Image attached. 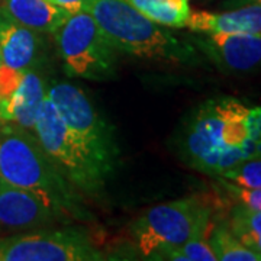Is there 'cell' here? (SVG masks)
<instances>
[{
  "label": "cell",
  "mask_w": 261,
  "mask_h": 261,
  "mask_svg": "<svg viewBox=\"0 0 261 261\" xmlns=\"http://www.w3.org/2000/svg\"><path fill=\"white\" fill-rule=\"evenodd\" d=\"M70 221L35 193L0 178V232H31Z\"/></svg>",
  "instance_id": "9"
},
{
  "label": "cell",
  "mask_w": 261,
  "mask_h": 261,
  "mask_svg": "<svg viewBox=\"0 0 261 261\" xmlns=\"http://www.w3.org/2000/svg\"><path fill=\"white\" fill-rule=\"evenodd\" d=\"M195 44L225 73H250L261 68V35L205 34Z\"/></svg>",
  "instance_id": "10"
},
{
  "label": "cell",
  "mask_w": 261,
  "mask_h": 261,
  "mask_svg": "<svg viewBox=\"0 0 261 261\" xmlns=\"http://www.w3.org/2000/svg\"><path fill=\"white\" fill-rule=\"evenodd\" d=\"M187 28L197 34H247L261 35V5H244L224 13H190Z\"/></svg>",
  "instance_id": "12"
},
{
  "label": "cell",
  "mask_w": 261,
  "mask_h": 261,
  "mask_svg": "<svg viewBox=\"0 0 261 261\" xmlns=\"http://www.w3.org/2000/svg\"><path fill=\"white\" fill-rule=\"evenodd\" d=\"M47 96V87L37 71L27 70L16 92L0 102V119L13 122L34 132L39 109Z\"/></svg>",
  "instance_id": "13"
},
{
  "label": "cell",
  "mask_w": 261,
  "mask_h": 261,
  "mask_svg": "<svg viewBox=\"0 0 261 261\" xmlns=\"http://www.w3.org/2000/svg\"><path fill=\"white\" fill-rule=\"evenodd\" d=\"M247 125H248L250 140L261 142V106L250 108L247 116Z\"/></svg>",
  "instance_id": "22"
},
{
  "label": "cell",
  "mask_w": 261,
  "mask_h": 261,
  "mask_svg": "<svg viewBox=\"0 0 261 261\" xmlns=\"http://www.w3.org/2000/svg\"><path fill=\"white\" fill-rule=\"evenodd\" d=\"M25 71L13 70L6 65H0V102L6 100L16 92L19 84L22 82Z\"/></svg>",
  "instance_id": "21"
},
{
  "label": "cell",
  "mask_w": 261,
  "mask_h": 261,
  "mask_svg": "<svg viewBox=\"0 0 261 261\" xmlns=\"http://www.w3.org/2000/svg\"><path fill=\"white\" fill-rule=\"evenodd\" d=\"M248 111L232 97L202 103L178 134L181 159L197 171L218 177L244 160L261 157V142L250 140Z\"/></svg>",
  "instance_id": "1"
},
{
  "label": "cell",
  "mask_w": 261,
  "mask_h": 261,
  "mask_svg": "<svg viewBox=\"0 0 261 261\" xmlns=\"http://www.w3.org/2000/svg\"><path fill=\"white\" fill-rule=\"evenodd\" d=\"M34 134L61 173L82 195L96 197L102 193L109 174L67 128L48 93L38 113Z\"/></svg>",
  "instance_id": "6"
},
{
  "label": "cell",
  "mask_w": 261,
  "mask_h": 261,
  "mask_svg": "<svg viewBox=\"0 0 261 261\" xmlns=\"http://www.w3.org/2000/svg\"><path fill=\"white\" fill-rule=\"evenodd\" d=\"M145 18L167 28H185L190 18L189 0H126Z\"/></svg>",
  "instance_id": "15"
},
{
  "label": "cell",
  "mask_w": 261,
  "mask_h": 261,
  "mask_svg": "<svg viewBox=\"0 0 261 261\" xmlns=\"http://www.w3.org/2000/svg\"><path fill=\"white\" fill-rule=\"evenodd\" d=\"M2 122H3V121H2V119H0V123H2Z\"/></svg>",
  "instance_id": "26"
},
{
  "label": "cell",
  "mask_w": 261,
  "mask_h": 261,
  "mask_svg": "<svg viewBox=\"0 0 261 261\" xmlns=\"http://www.w3.org/2000/svg\"><path fill=\"white\" fill-rule=\"evenodd\" d=\"M0 65H2V58H0Z\"/></svg>",
  "instance_id": "25"
},
{
  "label": "cell",
  "mask_w": 261,
  "mask_h": 261,
  "mask_svg": "<svg viewBox=\"0 0 261 261\" xmlns=\"http://www.w3.org/2000/svg\"><path fill=\"white\" fill-rule=\"evenodd\" d=\"M48 2H51V3H54L57 6L63 8V9L70 12V13H75V12L82 10L86 0H48Z\"/></svg>",
  "instance_id": "23"
},
{
  "label": "cell",
  "mask_w": 261,
  "mask_h": 261,
  "mask_svg": "<svg viewBox=\"0 0 261 261\" xmlns=\"http://www.w3.org/2000/svg\"><path fill=\"white\" fill-rule=\"evenodd\" d=\"M0 6L37 34H54L71 13L48 0H2Z\"/></svg>",
  "instance_id": "14"
},
{
  "label": "cell",
  "mask_w": 261,
  "mask_h": 261,
  "mask_svg": "<svg viewBox=\"0 0 261 261\" xmlns=\"http://www.w3.org/2000/svg\"><path fill=\"white\" fill-rule=\"evenodd\" d=\"M211 216L212 206L190 196L148 209L132 222L130 233L142 258L157 260L161 252L206 237Z\"/></svg>",
  "instance_id": "4"
},
{
  "label": "cell",
  "mask_w": 261,
  "mask_h": 261,
  "mask_svg": "<svg viewBox=\"0 0 261 261\" xmlns=\"http://www.w3.org/2000/svg\"><path fill=\"white\" fill-rule=\"evenodd\" d=\"M157 260L170 261H216L212 247L209 245L206 237L195 238L192 241L180 245L177 248H171L167 251L161 252Z\"/></svg>",
  "instance_id": "18"
},
{
  "label": "cell",
  "mask_w": 261,
  "mask_h": 261,
  "mask_svg": "<svg viewBox=\"0 0 261 261\" xmlns=\"http://www.w3.org/2000/svg\"><path fill=\"white\" fill-rule=\"evenodd\" d=\"M47 93L67 128L111 176L118 166L119 147L113 129L97 113L84 90L75 84L57 82L48 87Z\"/></svg>",
  "instance_id": "7"
},
{
  "label": "cell",
  "mask_w": 261,
  "mask_h": 261,
  "mask_svg": "<svg viewBox=\"0 0 261 261\" xmlns=\"http://www.w3.org/2000/svg\"><path fill=\"white\" fill-rule=\"evenodd\" d=\"M225 224L240 243L261 255L260 211H254L241 203H235L231 206L228 221Z\"/></svg>",
  "instance_id": "16"
},
{
  "label": "cell",
  "mask_w": 261,
  "mask_h": 261,
  "mask_svg": "<svg viewBox=\"0 0 261 261\" xmlns=\"http://www.w3.org/2000/svg\"><path fill=\"white\" fill-rule=\"evenodd\" d=\"M219 186L228 193V197L235 200V203H241L250 209L261 212V189H248V187L238 186L221 177H219Z\"/></svg>",
  "instance_id": "20"
},
{
  "label": "cell",
  "mask_w": 261,
  "mask_h": 261,
  "mask_svg": "<svg viewBox=\"0 0 261 261\" xmlns=\"http://www.w3.org/2000/svg\"><path fill=\"white\" fill-rule=\"evenodd\" d=\"M0 3H2V0H0Z\"/></svg>",
  "instance_id": "27"
},
{
  "label": "cell",
  "mask_w": 261,
  "mask_h": 261,
  "mask_svg": "<svg viewBox=\"0 0 261 261\" xmlns=\"http://www.w3.org/2000/svg\"><path fill=\"white\" fill-rule=\"evenodd\" d=\"M252 3L261 5V0H226L224 6L229 8V9H233V8H240V6H244V5H252Z\"/></svg>",
  "instance_id": "24"
},
{
  "label": "cell",
  "mask_w": 261,
  "mask_h": 261,
  "mask_svg": "<svg viewBox=\"0 0 261 261\" xmlns=\"http://www.w3.org/2000/svg\"><path fill=\"white\" fill-rule=\"evenodd\" d=\"M218 177L228 180L238 186L248 187V189H261V157L244 160L237 166L228 168Z\"/></svg>",
  "instance_id": "19"
},
{
  "label": "cell",
  "mask_w": 261,
  "mask_h": 261,
  "mask_svg": "<svg viewBox=\"0 0 261 261\" xmlns=\"http://www.w3.org/2000/svg\"><path fill=\"white\" fill-rule=\"evenodd\" d=\"M82 10L93 16L119 53L167 64H187L195 58L189 44L145 18L126 0H86Z\"/></svg>",
  "instance_id": "3"
},
{
  "label": "cell",
  "mask_w": 261,
  "mask_h": 261,
  "mask_svg": "<svg viewBox=\"0 0 261 261\" xmlns=\"http://www.w3.org/2000/svg\"><path fill=\"white\" fill-rule=\"evenodd\" d=\"M216 258L221 261H260L261 255L240 243L225 222L214 226L207 238Z\"/></svg>",
  "instance_id": "17"
},
{
  "label": "cell",
  "mask_w": 261,
  "mask_h": 261,
  "mask_svg": "<svg viewBox=\"0 0 261 261\" xmlns=\"http://www.w3.org/2000/svg\"><path fill=\"white\" fill-rule=\"evenodd\" d=\"M0 178L42 197L68 221L90 218L83 195L58 168L32 130L0 123Z\"/></svg>",
  "instance_id": "2"
},
{
  "label": "cell",
  "mask_w": 261,
  "mask_h": 261,
  "mask_svg": "<svg viewBox=\"0 0 261 261\" xmlns=\"http://www.w3.org/2000/svg\"><path fill=\"white\" fill-rule=\"evenodd\" d=\"M53 37L67 75L93 82L116 77L119 51L89 12L71 13Z\"/></svg>",
  "instance_id": "5"
},
{
  "label": "cell",
  "mask_w": 261,
  "mask_h": 261,
  "mask_svg": "<svg viewBox=\"0 0 261 261\" xmlns=\"http://www.w3.org/2000/svg\"><path fill=\"white\" fill-rule=\"evenodd\" d=\"M41 34L31 31L0 6V58L2 64L13 70L35 68L41 60Z\"/></svg>",
  "instance_id": "11"
},
{
  "label": "cell",
  "mask_w": 261,
  "mask_h": 261,
  "mask_svg": "<svg viewBox=\"0 0 261 261\" xmlns=\"http://www.w3.org/2000/svg\"><path fill=\"white\" fill-rule=\"evenodd\" d=\"M106 260L83 226L44 228L0 238V261Z\"/></svg>",
  "instance_id": "8"
}]
</instances>
